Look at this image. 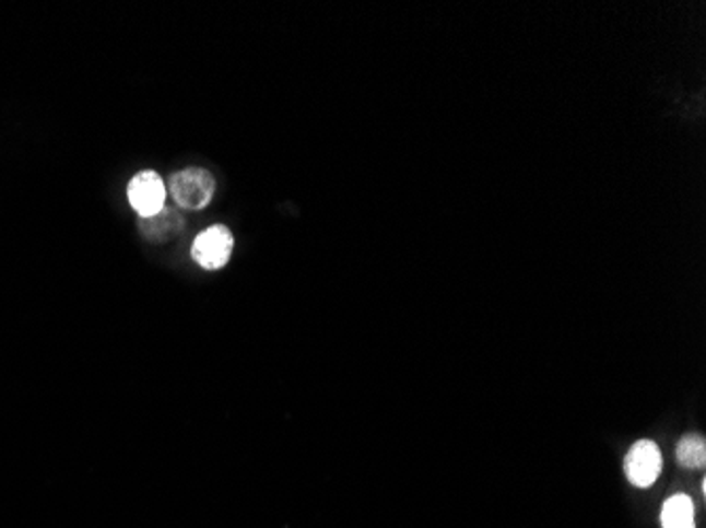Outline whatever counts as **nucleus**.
<instances>
[{"mask_svg": "<svg viewBox=\"0 0 706 528\" xmlns=\"http://www.w3.org/2000/svg\"><path fill=\"white\" fill-rule=\"evenodd\" d=\"M216 192L214 176L203 167H187L169 178V195L183 210L199 212L210 206Z\"/></svg>", "mask_w": 706, "mask_h": 528, "instance_id": "obj_1", "label": "nucleus"}, {"mask_svg": "<svg viewBox=\"0 0 706 528\" xmlns=\"http://www.w3.org/2000/svg\"><path fill=\"white\" fill-rule=\"evenodd\" d=\"M235 248V237L225 224H212L195 237L191 256L205 271H219L226 267Z\"/></svg>", "mask_w": 706, "mask_h": 528, "instance_id": "obj_2", "label": "nucleus"}, {"mask_svg": "<svg viewBox=\"0 0 706 528\" xmlns=\"http://www.w3.org/2000/svg\"><path fill=\"white\" fill-rule=\"evenodd\" d=\"M662 453L651 439H639L633 444L624 459V473L637 489H649L662 473Z\"/></svg>", "mask_w": 706, "mask_h": 528, "instance_id": "obj_3", "label": "nucleus"}, {"mask_svg": "<svg viewBox=\"0 0 706 528\" xmlns=\"http://www.w3.org/2000/svg\"><path fill=\"white\" fill-rule=\"evenodd\" d=\"M167 188L157 172L144 169L138 172L128 185V199L138 218H149L160 214L165 208Z\"/></svg>", "mask_w": 706, "mask_h": 528, "instance_id": "obj_4", "label": "nucleus"}, {"mask_svg": "<svg viewBox=\"0 0 706 528\" xmlns=\"http://www.w3.org/2000/svg\"><path fill=\"white\" fill-rule=\"evenodd\" d=\"M138 226L146 242L161 246L180 235V231L185 228V216L180 214V210L163 208L155 216L138 218Z\"/></svg>", "mask_w": 706, "mask_h": 528, "instance_id": "obj_5", "label": "nucleus"}, {"mask_svg": "<svg viewBox=\"0 0 706 528\" xmlns=\"http://www.w3.org/2000/svg\"><path fill=\"white\" fill-rule=\"evenodd\" d=\"M662 528H696V505L687 495L667 498L660 514Z\"/></svg>", "mask_w": 706, "mask_h": 528, "instance_id": "obj_6", "label": "nucleus"}, {"mask_svg": "<svg viewBox=\"0 0 706 528\" xmlns=\"http://www.w3.org/2000/svg\"><path fill=\"white\" fill-rule=\"evenodd\" d=\"M676 461L687 469H701L706 464V442L703 435H683L674 448Z\"/></svg>", "mask_w": 706, "mask_h": 528, "instance_id": "obj_7", "label": "nucleus"}]
</instances>
